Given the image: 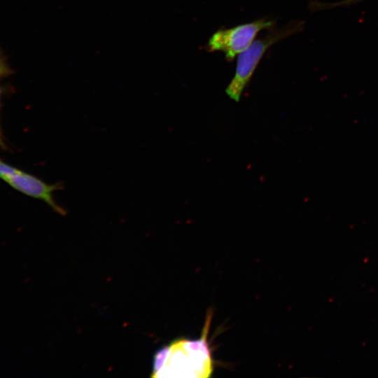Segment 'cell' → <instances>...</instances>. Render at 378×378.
Segmentation results:
<instances>
[{
  "label": "cell",
  "mask_w": 378,
  "mask_h": 378,
  "mask_svg": "<svg viewBox=\"0 0 378 378\" xmlns=\"http://www.w3.org/2000/svg\"><path fill=\"white\" fill-rule=\"evenodd\" d=\"M211 319V313L206 317L199 339L178 340L165 346L166 359L158 374L166 372L164 376L194 378L211 376L214 366L207 341Z\"/></svg>",
  "instance_id": "obj_1"
},
{
  "label": "cell",
  "mask_w": 378,
  "mask_h": 378,
  "mask_svg": "<svg viewBox=\"0 0 378 378\" xmlns=\"http://www.w3.org/2000/svg\"><path fill=\"white\" fill-rule=\"evenodd\" d=\"M302 25L300 21H291L281 27H273L264 37L253 41L237 58L234 76L225 90L227 95L238 102L266 51L276 43L298 32Z\"/></svg>",
  "instance_id": "obj_2"
},
{
  "label": "cell",
  "mask_w": 378,
  "mask_h": 378,
  "mask_svg": "<svg viewBox=\"0 0 378 378\" xmlns=\"http://www.w3.org/2000/svg\"><path fill=\"white\" fill-rule=\"evenodd\" d=\"M0 179L15 190L46 202L54 211L62 216L66 210L55 200L54 192L64 188L63 182L48 183L37 176L13 167L0 158Z\"/></svg>",
  "instance_id": "obj_3"
},
{
  "label": "cell",
  "mask_w": 378,
  "mask_h": 378,
  "mask_svg": "<svg viewBox=\"0 0 378 378\" xmlns=\"http://www.w3.org/2000/svg\"><path fill=\"white\" fill-rule=\"evenodd\" d=\"M274 20L264 18L229 29H220L210 37L206 48L209 52L221 51L227 60H232L253 43L258 32L274 27Z\"/></svg>",
  "instance_id": "obj_4"
},
{
  "label": "cell",
  "mask_w": 378,
  "mask_h": 378,
  "mask_svg": "<svg viewBox=\"0 0 378 378\" xmlns=\"http://www.w3.org/2000/svg\"><path fill=\"white\" fill-rule=\"evenodd\" d=\"M11 73L7 60L0 50V78L8 76Z\"/></svg>",
  "instance_id": "obj_5"
},
{
  "label": "cell",
  "mask_w": 378,
  "mask_h": 378,
  "mask_svg": "<svg viewBox=\"0 0 378 378\" xmlns=\"http://www.w3.org/2000/svg\"><path fill=\"white\" fill-rule=\"evenodd\" d=\"M0 105H1V89H0ZM0 148L2 150H7L8 147L4 140L1 126H0Z\"/></svg>",
  "instance_id": "obj_6"
}]
</instances>
